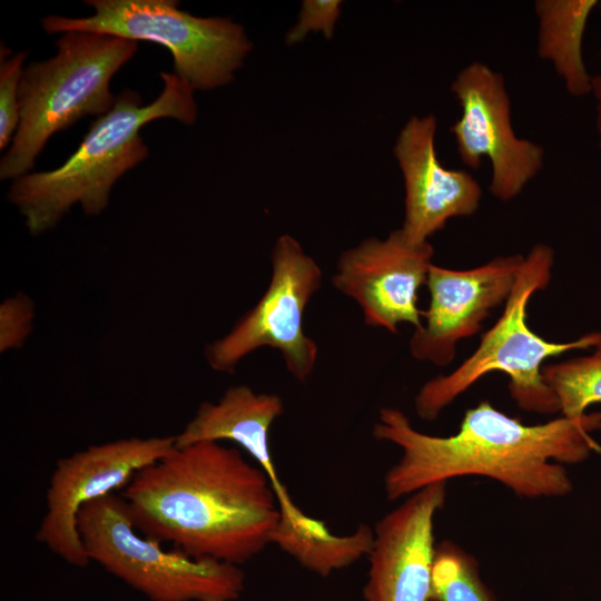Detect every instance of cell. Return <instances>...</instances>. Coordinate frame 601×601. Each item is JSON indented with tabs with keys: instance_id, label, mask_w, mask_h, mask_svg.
I'll list each match as a JSON object with an SVG mask.
<instances>
[{
	"instance_id": "44dd1931",
	"label": "cell",
	"mask_w": 601,
	"mask_h": 601,
	"mask_svg": "<svg viewBox=\"0 0 601 601\" xmlns=\"http://www.w3.org/2000/svg\"><path fill=\"white\" fill-rule=\"evenodd\" d=\"M33 305L23 294L6 299L0 306V351L23 344L32 328Z\"/></svg>"
},
{
	"instance_id": "9c48e42d",
	"label": "cell",
	"mask_w": 601,
	"mask_h": 601,
	"mask_svg": "<svg viewBox=\"0 0 601 601\" xmlns=\"http://www.w3.org/2000/svg\"><path fill=\"white\" fill-rule=\"evenodd\" d=\"M175 435L126 437L90 445L59 459L46 491V511L35 539L65 562L86 568L87 558L77 530L86 503L122 490L134 474L167 455Z\"/></svg>"
},
{
	"instance_id": "4fadbf2b",
	"label": "cell",
	"mask_w": 601,
	"mask_h": 601,
	"mask_svg": "<svg viewBox=\"0 0 601 601\" xmlns=\"http://www.w3.org/2000/svg\"><path fill=\"white\" fill-rule=\"evenodd\" d=\"M446 483L416 491L376 523L364 601H432L434 518L445 504Z\"/></svg>"
},
{
	"instance_id": "52a82bcc",
	"label": "cell",
	"mask_w": 601,
	"mask_h": 601,
	"mask_svg": "<svg viewBox=\"0 0 601 601\" xmlns=\"http://www.w3.org/2000/svg\"><path fill=\"white\" fill-rule=\"evenodd\" d=\"M93 13L41 19L49 35L91 31L134 41H150L168 49L174 73L194 90L228 85L252 50L239 23L227 18H204L179 10L175 0H86Z\"/></svg>"
},
{
	"instance_id": "ac0fdd59",
	"label": "cell",
	"mask_w": 601,
	"mask_h": 601,
	"mask_svg": "<svg viewBox=\"0 0 601 601\" xmlns=\"http://www.w3.org/2000/svg\"><path fill=\"white\" fill-rule=\"evenodd\" d=\"M542 374L562 416L582 417L589 406L601 403V343L589 355L544 365Z\"/></svg>"
},
{
	"instance_id": "3957f363",
	"label": "cell",
	"mask_w": 601,
	"mask_h": 601,
	"mask_svg": "<svg viewBox=\"0 0 601 601\" xmlns=\"http://www.w3.org/2000/svg\"><path fill=\"white\" fill-rule=\"evenodd\" d=\"M160 78L162 89L148 105L136 91L120 92L112 109L91 124L61 166L12 180L7 198L32 235L55 227L76 204L90 216L104 211L117 180L149 155L139 135L145 125L160 118L185 125L196 121L195 90L174 72H160Z\"/></svg>"
},
{
	"instance_id": "5bb4252c",
	"label": "cell",
	"mask_w": 601,
	"mask_h": 601,
	"mask_svg": "<svg viewBox=\"0 0 601 601\" xmlns=\"http://www.w3.org/2000/svg\"><path fill=\"white\" fill-rule=\"evenodd\" d=\"M433 115L414 116L401 129L394 155L405 187L402 230L414 243L443 229L454 217L473 215L481 203L482 189L467 171L449 169L437 157Z\"/></svg>"
},
{
	"instance_id": "9a60e30c",
	"label": "cell",
	"mask_w": 601,
	"mask_h": 601,
	"mask_svg": "<svg viewBox=\"0 0 601 601\" xmlns=\"http://www.w3.org/2000/svg\"><path fill=\"white\" fill-rule=\"evenodd\" d=\"M283 411L279 395L235 385L227 388L218 402H203L191 421L175 435V445L203 441L238 444L268 476L278 500L280 519L296 526L308 515L293 502L277 474L269 447V430Z\"/></svg>"
},
{
	"instance_id": "8992f818",
	"label": "cell",
	"mask_w": 601,
	"mask_h": 601,
	"mask_svg": "<svg viewBox=\"0 0 601 601\" xmlns=\"http://www.w3.org/2000/svg\"><path fill=\"white\" fill-rule=\"evenodd\" d=\"M77 530L90 562L150 601H236L245 590L239 565L166 550L141 535L121 495L109 493L82 505Z\"/></svg>"
},
{
	"instance_id": "7a4b0ae2",
	"label": "cell",
	"mask_w": 601,
	"mask_h": 601,
	"mask_svg": "<svg viewBox=\"0 0 601 601\" xmlns=\"http://www.w3.org/2000/svg\"><path fill=\"white\" fill-rule=\"evenodd\" d=\"M598 428L601 412L529 425L485 400L469 408L457 432L449 436L417 431L396 407L380 410L372 434L402 451L384 476L390 501L466 475L490 477L518 496L538 499L571 492L562 464L583 462L591 452L601 451L590 435Z\"/></svg>"
},
{
	"instance_id": "8fae6325",
	"label": "cell",
	"mask_w": 601,
	"mask_h": 601,
	"mask_svg": "<svg viewBox=\"0 0 601 601\" xmlns=\"http://www.w3.org/2000/svg\"><path fill=\"white\" fill-rule=\"evenodd\" d=\"M433 254L430 242L414 243L398 228L345 250L332 285L358 305L367 326L392 333L403 323L418 328L424 314L418 290L426 285Z\"/></svg>"
},
{
	"instance_id": "277c9868",
	"label": "cell",
	"mask_w": 601,
	"mask_h": 601,
	"mask_svg": "<svg viewBox=\"0 0 601 601\" xmlns=\"http://www.w3.org/2000/svg\"><path fill=\"white\" fill-rule=\"evenodd\" d=\"M56 53L23 68L19 85L20 122L0 160V178L29 174L52 135L86 116L100 117L115 106L116 72L137 52L138 42L91 31H68Z\"/></svg>"
},
{
	"instance_id": "30bf717a",
	"label": "cell",
	"mask_w": 601,
	"mask_h": 601,
	"mask_svg": "<svg viewBox=\"0 0 601 601\" xmlns=\"http://www.w3.org/2000/svg\"><path fill=\"white\" fill-rule=\"evenodd\" d=\"M451 91L461 107L450 129L461 161L477 169L489 158L490 193L501 201L515 198L541 171L545 154L539 144L515 135L503 76L473 61L455 76Z\"/></svg>"
},
{
	"instance_id": "ba28073f",
	"label": "cell",
	"mask_w": 601,
	"mask_h": 601,
	"mask_svg": "<svg viewBox=\"0 0 601 601\" xmlns=\"http://www.w3.org/2000/svg\"><path fill=\"white\" fill-rule=\"evenodd\" d=\"M270 259L265 293L225 336L207 345L206 359L214 371L233 373L244 357L270 347L279 352L295 380L306 382L315 368L318 347L305 333L303 321L322 285V269L290 235L277 238Z\"/></svg>"
},
{
	"instance_id": "d6986e66",
	"label": "cell",
	"mask_w": 601,
	"mask_h": 601,
	"mask_svg": "<svg viewBox=\"0 0 601 601\" xmlns=\"http://www.w3.org/2000/svg\"><path fill=\"white\" fill-rule=\"evenodd\" d=\"M432 601H497L473 555L451 541L436 544Z\"/></svg>"
},
{
	"instance_id": "2e32d148",
	"label": "cell",
	"mask_w": 601,
	"mask_h": 601,
	"mask_svg": "<svg viewBox=\"0 0 601 601\" xmlns=\"http://www.w3.org/2000/svg\"><path fill=\"white\" fill-rule=\"evenodd\" d=\"M597 0H536L540 59L549 61L562 79L569 95L591 93L592 76L583 60L582 42Z\"/></svg>"
},
{
	"instance_id": "7c38bea8",
	"label": "cell",
	"mask_w": 601,
	"mask_h": 601,
	"mask_svg": "<svg viewBox=\"0 0 601 601\" xmlns=\"http://www.w3.org/2000/svg\"><path fill=\"white\" fill-rule=\"evenodd\" d=\"M523 259L519 254L499 256L470 269L433 264L426 282L430 305L410 339L412 357L440 367L449 365L457 343L474 336L489 314L508 300Z\"/></svg>"
},
{
	"instance_id": "6da1fadb",
	"label": "cell",
	"mask_w": 601,
	"mask_h": 601,
	"mask_svg": "<svg viewBox=\"0 0 601 601\" xmlns=\"http://www.w3.org/2000/svg\"><path fill=\"white\" fill-rule=\"evenodd\" d=\"M121 491L134 528L145 538L239 566L270 544L280 519L266 473L220 442L175 445Z\"/></svg>"
},
{
	"instance_id": "603a6c76",
	"label": "cell",
	"mask_w": 601,
	"mask_h": 601,
	"mask_svg": "<svg viewBox=\"0 0 601 601\" xmlns=\"http://www.w3.org/2000/svg\"><path fill=\"white\" fill-rule=\"evenodd\" d=\"M591 95L595 101V130L598 134L599 148L601 149V73L592 76Z\"/></svg>"
},
{
	"instance_id": "e0dca14e",
	"label": "cell",
	"mask_w": 601,
	"mask_h": 601,
	"mask_svg": "<svg viewBox=\"0 0 601 601\" xmlns=\"http://www.w3.org/2000/svg\"><path fill=\"white\" fill-rule=\"evenodd\" d=\"M373 540L374 531L366 524H359L354 533L336 535L319 520L307 528L295 529L279 519L270 544L278 546L303 568L328 577L367 556Z\"/></svg>"
},
{
	"instance_id": "ffe728a7",
	"label": "cell",
	"mask_w": 601,
	"mask_h": 601,
	"mask_svg": "<svg viewBox=\"0 0 601 601\" xmlns=\"http://www.w3.org/2000/svg\"><path fill=\"white\" fill-rule=\"evenodd\" d=\"M0 59V149L11 145L20 122L19 85L27 51L10 53L1 48Z\"/></svg>"
},
{
	"instance_id": "5b68a950",
	"label": "cell",
	"mask_w": 601,
	"mask_h": 601,
	"mask_svg": "<svg viewBox=\"0 0 601 601\" xmlns=\"http://www.w3.org/2000/svg\"><path fill=\"white\" fill-rule=\"evenodd\" d=\"M553 265L551 246L536 244L530 249L502 315L482 336L477 348L453 372L431 378L418 390L414 398L418 417L435 420L461 394L492 372L508 375L510 394L521 410L539 414L560 412L558 398L543 378V363L568 351L598 346L601 332L555 343L529 327V302L550 284Z\"/></svg>"
},
{
	"instance_id": "7402d4cb",
	"label": "cell",
	"mask_w": 601,
	"mask_h": 601,
	"mask_svg": "<svg viewBox=\"0 0 601 601\" xmlns=\"http://www.w3.org/2000/svg\"><path fill=\"white\" fill-rule=\"evenodd\" d=\"M341 12V1L306 0L303 2L298 22L287 33L288 45L302 41L311 31H322L331 38Z\"/></svg>"
}]
</instances>
